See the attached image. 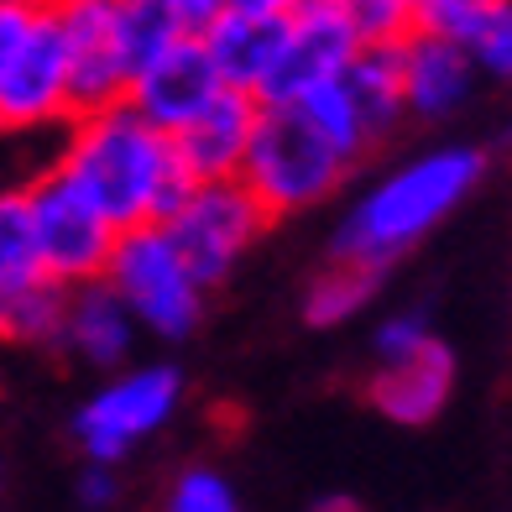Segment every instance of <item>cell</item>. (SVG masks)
Returning a JSON list of instances; mask_svg holds the SVG:
<instances>
[{"instance_id": "cb8c5ba5", "label": "cell", "mask_w": 512, "mask_h": 512, "mask_svg": "<svg viewBox=\"0 0 512 512\" xmlns=\"http://www.w3.org/2000/svg\"><path fill=\"white\" fill-rule=\"evenodd\" d=\"M115 11H121V42H126L131 68L142 58H152L157 48H168L173 37H183L162 0H115Z\"/></svg>"}, {"instance_id": "7c38bea8", "label": "cell", "mask_w": 512, "mask_h": 512, "mask_svg": "<svg viewBox=\"0 0 512 512\" xmlns=\"http://www.w3.org/2000/svg\"><path fill=\"white\" fill-rule=\"evenodd\" d=\"M215 89H225V84L215 79V68H209L204 42L199 37H173L168 48H157L152 58H142L131 68L126 105L136 115H147L152 126L178 131Z\"/></svg>"}, {"instance_id": "1f68e13d", "label": "cell", "mask_w": 512, "mask_h": 512, "mask_svg": "<svg viewBox=\"0 0 512 512\" xmlns=\"http://www.w3.org/2000/svg\"><path fill=\"white\" fill-rule=\"evenodd\" d=\"M16 6H42V0H16Z\"/></svg>"}, {"instance_id": "ba28073f", "label": "cell", "mask_w": 512, "mask_h": 512, "mask_svg": "<svg viewBox=\"0 0 512 512\" xmlns=\"http://www.w3.org/2000/svg\"><path fill=\"white\" fill-rule=\"evenodd\" d=\"M42 11H48L68 58V105H74V115L126 100L131 58L121 42L115 0H42Z\"/></svg>"}, {"instance_id": "3957f363", "label": "cell", "mask_w": 512, "mask_h": 512, "mask_svg": "<svg viewBox=\"0 0 512 512\" xmlns=\"http://www.w3.org/2000/svg\"><path fill=\"white\" fill-rule=\"evenodd\" d=\"M345 173H351V162L324 142L293 105H262L236 178L256 194L267 220H288L324 204L345 183Z\"/></svg>"}, {"instance_id": "277c9868", "label": "cell", "mask_w": 512, "mask_h": 512, "mask_svg": "<svg viewBox=\"0 0 512 512\" xmlns=\"http://www.w3.org/2000/svg\"><path fill=\"white\" fill-rule=\"evenodd\" d=\"M100 277L131 309L136 330H147L157 340H189L204 324V288H199V277L183 267V256L173 251L162 225L115 230L110 262H105Z\"/></svg>"}, {"instance_id": "83f0119b", "label": "cell", "mask_w": 512, "mask_h": 512, "mask_svg": "<svg viewBox=\"0 0 512 512\" xmlns=\"http://www.w3.org/2000/svg\"><path fill=\"white\" fill-rule=\"evenodd\" d=\"M37 6H16V0H0V68H6V58L16 53V42L27 37Z\"/></svg>"}, {"instance_id": "f1b7e54d", "label": "cell", "mask_w": 512, "mask_h": 512, "mask_svg": "<svg viewBox=\"0 0 512 512\" xmlns=\"http://www.w3.org/2000/svg\"><path fill=\"white\" fill-rule=\"evenodd\" d=\"M304 0H225V11H251V16H293Z\"/></svg>"}, {"instance_id": "d4e9b609", "label": "cell", "mask_w": 512, "mask_h": 512, "mask_svg": "<svg viewBox=\"0 0 512 512\" xmlns=\"http://www.w3.org/2000/svg\"><path fill=\"white\" fill-rule=\"evenodd\" d=\"M434 330H429V314L424 309H398V314H387L377 324V335H371V351H377V361H398L408 351H418Z\"/></svg>"}, {"instance_id": "603a6c76", "label": "cell", "mask_w": 512, "mask_h": 512, "mask_svg": "<svg viewBox=\"0 0 512 512\" xmlns=\"http://www.w3.org/2000/svg\"><path fill=\"white\" fill-rule=\"evenodd\" d=\"M162 512H246L236 486L215 465H183L162 492Z\"/></svg>"}, {"instance_id": "4dcf8cb0", "label": "cell", "mask_w": 512, "mask_h": 512, "mask_svg": "<svg viewBox=\"0 0 512 512\" xmlns=\"http://www.w3.org/2000/svg\"><path fill=\"white\" fill-rule=\"evenodd\" d=\"M392 6H403V11H408V16H413V11H418V6H424V0H392Z\"/></svg>"}, {"instance_id": "30bf717a", "label": "cell", "mask_w": 512, "mask_h": 512, "mask_svg": "<svg viewBox=\"0 0 512 512\" xmlns=\"http://www.w3.org/2000/svg\"><path fill=\"white\" fill-rule=\"evenodd\" d=\"M361 37L351 27L340 0H304L288 27H283V48H277V63L262 84V105H288L293 95H304L309 84L319 79H335L345 63L356 58Z\"/></svg>"}, {"instance_id": "7a4b0ae2", "label": "cell", "mask_w": 512, "mask_h": 512, "mask_svg": "<svg viewBox=\"0 0 512 512\" xmlns=\"http://www.w3.org/2000/svg\"><path fill=\"white\" fill-rule=\"evenodd\" d=\"M486 168H492V157L471 142L408 157L403 168H392L356 199V209L335 230L330 256H351V262L387 272L481 189Z\"/></svg>"}, {"instance_id": "6da1fadb", "label": "cell", "mask_w": 512, "mask_h": 512, "mask_svg": "<svg viewBox=\"0 0 512 512\" xmlns=\"http://www.w3.org/2000/svg\"><path fill=\"white\" fill-rule=\"evenodd\" d=\"M53 168L115 230L157 225L178 204V194L189 189L173 136L152 126L147 115H136L126 100L68 115V136H63V152L53 157Z\"/></svg>"}, {"instance_id": "44dd1931", "label": "cell", "mask_w": 512, "mask_h": 512, "mask_svg": "<svg viewBox=\"0 0 512 512\" xmlns=\"http://www.w3.org/2000/svg\"><path fill=\"white\" fill-rule=\"evenodd\" d=\"M345 89H351V100L361 105V121L371 131V142H382V136L403 121V95H398V58H392V42L387 48H356V58L340 68Z\"/></svg>"}, {"instance_id": "d6986e66", "label": "cell", "mask_w": 512, "mask_h": 512, "mask_svg": "<svg viewBox=\"0 0 512 512\" xmlns=\"http://www.w3.org/2000/svg\"><path fill=\"white\" fill-rule=\"evenodd\" d=\"M63 304H68V288L53 283V277L6 288V293H0V340H6V345H27V351H58Z\"/></svg>"}, {"instance_id": "5b68a950", "label": "cell", "mask_w": 512, "mask_h": 512, "mask_svg": "<svg viewBox=\"0 0 512 512\" xmlns=\"http://www.w3.org/2000/svg\"><path fill=\"white\" fill-rule=\"evenodd\" d=\"M157 225L168 230L183 267L209 293L246 262V251L267 236L272 220L241 178H204V183H189Z\"/></svg>"}, {"instance_id": "ac0fdd59", "label": "cell", "mask_w": 512, "mask_h": 512, "mask_svg": "<svg viewBox=\"0 0 512 512\" xmlns=\"http://www.w3.org/2000/svg\"><path fill=\"white\" fill-rule=\"evenodd\" d=\"M382 288V272L366 267V262H351V256H330L314 283L304 293V319L314 330H335V324H351L371 298Z\"/></svg>"}, {"instance_id": "f546056e", "label": "cell", "mask_w": 512, "mask_h": 512, "mask_svg": "<svg viewBox=\"0 0 512 512\" xmlns=\"http://www.w3.org/2000/svg\"><path fill=\"white\" fill-rule=\"evenodd\" d=\"M309 512H361V502L356 497H319Z\"/></svg>"}, {"instance_id": "ffe728a7", "label": "cell", "mask_w": 512, "mask_h": 512, "mask_svg": "<svg viewBox=\"0 0 512 512\" xmlns=\"http://www.w3.org/2000/svg\"><path fill=\"white\" fill-rule=\"evenodd\" d=\"M288 105L304 115V121H309V126H314V131H319L345 162H351V168H356V162H361L371 147H377V142H371V131H366V121H361V105L351 100V89H345L340 74L309 84L304 95H293Z\"/></svg>"}, {"instance_id": "484cf974", "label": "cell", "mask_w": 512, "mask_h": 512, "mask_svg": "<svg viewBox=\"0 0 512 512\" xmlns=\"http://www.w3.org/2000/svg\"><path fill=\"white\" fill-rule=\"evenodd\" d=\"M74 497L89 507V512H105L121 502V476H115V465H100V460H84V471L74 481Z\"/></svg>"}, {"instance_id": "8992f818", "label": "cell", "mask_w": 512, "mask_h": 512, "mask_svg": "<svg viewBox=\"0 0 512 512\" xmlns=\"http://www.w3.org/2000/svg\"><path fill=\"white\" fill-rule=\"evenodd\" d=\"M178 408H183V371L178 366H168V361L131 366V371L121 366L95 398H84L68 434H74L84 460L121 465L136 445H147L157 429H168Z\"/></svg>"}, {"instance_id": "4fadbf2b", "label": "cell", "mask_w": 512, "mask_h": 512, "mask_svg": "<svg viewBox=\"0 0 512 512\" xmlns=\"http://www.w3.org/2000/svg\"><path fill=\"white\" fill-rule=\"evenodd\" d=\"M450 392H455V351L439 335H429L418 351H408L398 361H377V371L366 382V403L387 424L424 429L450 408Z\"/></svg>"}, {"instance_id": "4316f807", "label": "cell", "mask_w": 512, "mask_h": 512, "mask_svg": "<svg viewBox=\"0 0 512 512\" xmlns=\"http://www.w3.org/2000/svg\"><path fill=\"white\" fill-rule=\"evenodd\" d=\"M168 6V16H173V27L183 32V37H199L209 21H215L220 11H225V0H162Z\"/></svg>"}, {"instance_id": "7402d4cb", "label": "cell", "mask_w": 512, "mask_h": 512, "mask_svg": "<svg viewBox=\"0 0 512 512\" xmlns=\"http://www.w3.org/2000/svg\"><path fill=\"white\" fill-rule=\"evenodd\" d=\"M42 256H37V236H32V209L21 189H0V293L37 283Z\"/></svg>"}, {"instance_id": "5bb4252c", "label": "cell", "mask_w": 512, "mask_h": 512, "mask_svg": "<svg viewBox=\"0 0 512 512\" xmlns=\"http://www.w3.org/2000/svg\"><path fill=\"white\" fill-rule=\"evenodd\" d=\"M256 110H262V100H256V95H241V89H215V95H209L178 131H168L183 178H189V183L236 178L241 173V157L251 147Z\"/></svg>"}, {"instance_id": "e0dca14e", "label": "cell", "mask_w": 512, "mask_h": 512, "mask_svg": "<svg viewBox=\"0 0 512 512\" xmlns=\"http://www.w3.org/2000/svg\"><path fill=\"white\" fill-rule=\"evenodd\" d=\"M413 27L455 42L492 79L512 74V0H424Z\"/></svg>"}, {"instance_id": "2e32d148", "label": "cell", "mask_w": 512, "mask_h": 512, "mask_svg": "<svg viewBox=\"0 0 512 512\" xmlns=\"http://www.w3.org/2000/svg\"><path fill=\"white\" fill-rule=\"evenodd\" d=\"M283 27L288 16H251V11H220L209 27L199 32L209 68L225 89H241V95H262V84L277 63L283 48Z\"/></svg>"}, {"instance_id": "9c48e42d", "label": "cell", "mask_w": 512, "mask_h": 512, "mask_svg": "<svg viewBox=\"0 0 512 512\" xmlns=\"http://www.w3.org/2000/svg\"><path fill=\"white\" fill-rule=\"evenodd\" d=\"M68 58L53 32L48 11L37 6L27 37L16 42V53L0 68V131L6 136H32L48 126H68Z\"/></svg>"}, {"instance_id": "8fae6325", "label": "cell", "mask_w": 512, "mask_h": 512, "mask_svg": "<svg viewBox=\"0 0 512 512\" xmlns=\"http://www.w3.org/2000/svg\"><path fill=\"white\" fill-rule=\"evenodd\" d=\"M392 58H398L403 115H418V121H450V115L476 95L481 68L471 63V53L445 42V37H434V32H424V27H408L398 42H392Z\"/></svg>"}, {"instance_id": "52a82bcc", "label": "cell", "mask_w": 512, "mask_h": 512, "mask_svg": "<svg viewBox=\"0 0 512 512\" xmlns=\"http://www.w3.org/2000/svg\"><path fill=\"white\" fill-rule=\"evenodd\" d=\"M21 194H27V209H32V236H37L42 272L63 288L95 283L110 262L115 225L58 168H42L32 183H21Z\"/></svg>"}, {"instance_id": "9a60e30c", "label": "cell", "mask_w": 512, "mask_h": 512, "mask_svg": "<svg viewBox=\"0 0 512 512\" xmlns=\"http://www.w3.org/2000/svg\"><path fill=\"white\" fill-rule=\"evenodd\" d=\"M136 319L121 298L110 293L105 277L95 283H74L63 304V330H58V351L74 356L95 371H121L136 351Z\"/></svg>"}]
</instances>
